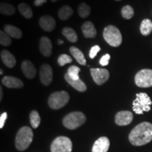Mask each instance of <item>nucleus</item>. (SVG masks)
<instances>
[{
    "mask_svg": "<svg viewBox=\"0 0 152 152\" xmlns=\"http://www.w3.org/2000/svg\"><path fill=\"white\" fill-rule=\"evenodd\" d=\"M71 140L67 137L59 136L56 137L51 144V152H71Z\"/></svg>",
    "mask_w": 152,
    "mask_h": 152,
    "instance_id": "0eeeda50",
    "label": "nucleus"
},
{
    "mask_svg": "<svg viewBox=\"0 0 152 152\" xmlns=\"http://www.w3.org/2000/svg\"><path fill=\"white\" fill-rule=\"evenodd\" d=\"M39 26L42 30L47 32H52L56 27V21L54 18L49 15L42 16L39 21Z\"/></svg>",
    "mask_w": 152,
    "mask_h": 152,
    "instance_id": "f8f14e48",
    "label": "nucleus"
},
{
    "mask_svg": "<svg viewBox=\"0 0 152 152\" xmlns=\"http://www.w3.org/2000/svg\"><path fill=\"white\" fill-rule=\"evenodd\" d=\"M4 30L5 33L11 37H14L15 39H20L22 37L23 33L21 30L14 26L6 25Z\"/></svg>",
    "mask_w": 152,
    "mask_h": 152,
    "instance_id": "aec40b11",
    "label": "nucleus"
},
{
    "mask_svg": "<svg viewBox=\"0 0 152 152\" xmlns=\"http://www.w3.org/2000/svg\"><path fill=\"white\" fill-rule=\"evenodd\" d=\"M115 1H121V0H115Z\"/></svg>",
    "mask_w": 152,
    "mask_h": 152,
    "instance_id": "a19ab883",
    "label": "nucleus"
},
{
    "mask_svg": "<svg viewBox=\"0 0 152 152\" xmlns=\"http://www.w3.org/2000/svg\"><path fill=\"white\" fill-rule=\"evenodd\" d=\"M70 52L73 55V56L75 58L78 64L82 66L86 65V59H85L84 54L78 48L76 47H71L70 48Z\"/></svg>",
    "mask_w": 152,
    "mask_h": 152,
    "instance_id": "412c9836",
    "label": "nucleus"
},
{
    "mask_svg": "<svg viewBox=\"0 0 152 152\" xmlns=\"http://www.w3.org/2000/svg\"><path fill=\"white\" fill-rule=\"evenodd\" d=\"M16 9L13 5L8 3H1L0 4V13L6 16H11L14 14Z\"/></svg>",
    "mask_w": 152,
    "mask_h": 152,
    "instance_id": "a878e982",
    "label": "nucleus"
},
{
    "mask_svg": "<svg viewBox=\"0 0 152 152\" xmlns=\"http://www.w3.org/2000/svg\"><path fill=\"white\" fill-rule=\"evenodd\" d=\"M47 0H35L34 1V5L35 7H41L42 5H43L44 4L47 3Z\"/></svg>",
    "mask_w": 152,
    "mask_h": 152,
    "instance_id": "c9c22d12",
    "label": "nucleus"
},
{
    "mask_svg": "<svg viewBox=\"0 0 152 152\" xmlns=\"http://www.w3.org/2000/svg\"><path fill=\"white\" fill-rule=\"evenodd\" d=\"M103 37L105 41L111 47H117L122 43L123 37L118 28L114 26H106L103 32Z\"/></svg>",
    "mask_w": 152,
    "mask_h": 152,
    "instance_id": "39448f33",
    "label": "nucleus"
},
{
    "mask_svg": "<svg viewBox=\"0 0 152 152\" xmlns=\"http://www.w3.org/2000/svg\"><path fill=\"white\" fill-rule=\"evenodd\" d=\"M80 71V68L76 66H71L68 68L67 74L68 75L74 80H77L80 79L79 72Z\"/></svg>",
    "mask_w": 152,
    "mask_h": 152,
    "instance_id": "c756f323",
    "label": "nucleus"
},
{
    "mask_svg": "<svg viewBox=\"0 0 152 152\" xmlns=\"http://www.w3.org/2000/svg\"><path fill=\"white\" fill-rule=\"evenodd\" d=\"M86 121V116L83 113L80 111H74L67 114L63 118V125L70 130H75Z\"/></svg>",
    "mask_w": 152,
    "mask_h": 152,
    "instance_id": "20e7f679",
    "label": "nucleus"
},
{
    "mask_svg": "<svg viewBox=\"0 0 152 152\" xmlns=\"http://www.w3.org/2000/svg\"><path fill=\"white\" fill-rule=\"evenodd\" d=\"M110 147V141L106 137H101L94 142L92 152H107Z\"/></svg>",
    "mask_w": 152,
    "mask_h": 152,
    "instance_id": "4468645a",
    "label": "nucleus"
},
{
    "mask_svg": "<svg viewBox=\"0 0 152 152\" xmlns=\"http://www.w3.org/2000/svg\"><path fill=\"white\" fill-rule=\"evenodd\" d=\"M3 98V92H2V88L1 87H0V101L2 100Z\"/></svg>",
    "mask_w": 152,
    "mask_h": 152,
    "instance_id": "e433bc0d",
    "label": "nucleus"
},
{
    "mask_svg": "<svg viewBox=\"0 0 152 152\" xmlns=\"http://www.w3.org/2000/svg\"><path fill=\"white\" fill-rule=\"evenodd\" d=\"M7 118V112H4V113L1 114V116H0V128H3Z\"/></svg>",
    "mask_w": 152,
    "mask_h": 152,
    "instance_id": "f704fd0d",
    "label": "nucleus"
},
{
    "mask_svg": "<svg viewBox=\"0 0 152 152\" xmlns=\"http://www.w3.org/2000/svg\"><path fill=\"white\" fill-rule=\"evenodd\" d=\"M0 44L4 47H8L11 44L10 36L7 35L5 32H3L2 30L0 31Z\"/></svg>",
    "mask_w": 152,
    "mask_h": 152,
    "instance_id": "7c9ffc66",
    "label": "nucleus"
},
{
    "mask_svg": "<svg viewBox=\"0 0 152 152\" xmlns=\"http://www.w3.org/2000/svg\"><path fill=\"white\" fill-rule=\"evenodd\" d=\"M63 43H64V42H63L62 40H58V45H62Z\"/></svg>",
    "mask_w": 152,
    "mask_h": 152,
    "instance_id": "4c0bfd02",
    "label": "nucleus"
},
{
    "mask_svg": "<svg viewBox=\"0 0 152 152\" xmlns=\"http://www.w3.org/2000/svg\"><path fill=\"white\" fill-rule=\"evenodd\" d=\"M77 11H78L79 16L81 18H87L90 16L91 13V7L87 4L83 2L79 4L78 7H77Z\"/></svg>",
    "mask_w": 152,
    "mask_h": 152,
    "instance_id": "bb28decb",
    "label": "nucleus"
},
{
    "mask_svg": "<svg viewBox=\"0 0 152 152\" xmlns=\"http://www.w3.org/2000/svg\"><path fill=\"white\" fill-rule=\"evenodd\" d=\"M30 121L31 126L33 127L34 129L37 128L39 127V124H40L41 118L39 116V114L37 111L34 110L32 111L30 113Z\"/></svg>",
    "mask_w": 152,
    "mask_h": 152,
    "instance_id": "cd10ccee",
    "label": "nucleus"
},
{
    "mask_svg": "<svg viewBox=\"0 0 152 152\" xmlns=\"http://www.w3.org/2000/svg\"><path fill=\"white\" fill-rule=\"evenodd\" d=\"M152 31V21L149 19H144L140 25V32L144 36L149 35Z\"/></svg>",
    "mask_w": 152,
    "mask_h": 152,
    "instance_id": "393cba45",
    "label": "nucleus"
},
{
    "mask_svg": "<svg viewBox=\"0 0 152 152\" xmlns=\"http://www.w3.org/2000/svg\"><path fill=\"white\" fill-rule=\"evenodd\" d=\"M21 69L24 75L28 79H33L37 73L34 64L28 60H25L22 62Z\"/></svg>",
    "mask_w": 152,
    "mask_h": 152,
    "instance_id": "2eb2a0df",
    "label": "nucleus"
},
{
    "mask_svg": "<svg viewBox=\"0 0 152 152\" xmlns=\"http://www.w3.org/2000/svg\"><path fill=\"white\" fill-rule=\"evenodd\" d=\"M110 58H111V56H110V54H106L105 55H104V56L101 58V59L99 61V64L102 66H108L109 65Z\"/></svg>",
    "mask_w": 152,
    "mask_h": 152,
    "instance_id": "72a5a7b5",
    "label": "nucleus"
},
{
    "mask_svg": "<svg viewBox=\"0 0 152 152\" xmlns=\"http://www.w3.org/2000/svg\"><path fill=\"white\" fill-rule=\"evenodd\" d=\"M57 1H58V0H51V1H52V2H56Z\"/></svg>",
    "mask_w": 152,
    "mask_h": 152,
    "instance_id": "58836bf2",
    "label": "nucleus"
},
{
    "mask_svg": "<svg viewBox=\"0 0 152 152\" xmlns=\"http://www.w3.org/2000/svg\"><path fill=\"white\" fill-rule=\"evenodd\" d=\"M152 101L147 93L141 92L136 94V99L133 101L132 109L137 114H143L151 110Z\"/></svg>",
    "mask_w": 152,
    "mask_h": 152,
    "instance_id": "7ed1b4c3",
    "label": "nucleus"
},
{
    "mask_svg": "<svg viewBox=\"0 0 152 152\" xmlns=\"http://www.w3.org/2000/svg\"><path fill=\"white\" fill-rule=\"evenodd\" d=\"M81 28L83 35L86 38H94L96 37V34H97L94 25L90 21L85 22L82 26Z\"/></svg>",
    "mask_w": 152,
    "mask_h": 152,
    "instance_id": "f3484780",
    "label": "nucleus"
},
{
    "mask_svg": "<svg viewBox=\"0 0 152 152\" xmlns=\"http://www.w3.org/2000/svg\"><path fill=\"white\" fill-rule=\"evenodd\" d=\"M39 78L41 83L45 86H48L53 80V71L50 65L45 64L42 65L39 70Z\"/></svg>",
    "mask_w": 152,
    "mask_h": 152,
    "instance_id": "9d476101",
    "label": "nucleus"
},
{
    "mask_svg": "<svg viewBox=\"0 0 152 152\" xmlns=\"http://www.w3.org/2000/svg\"><path fill=\"white\" fill-rule=\"evenodd\" d=\"M134 9L130 5H125L121 9V15L125 19L129 20L134 16Z\"/></svg>",
    "mask_w": 152,
    "mask_h": 152,
    "instance_id": "c85d7f7f",
    "label": "nucleus"
},
{
    "mask_svg": "<svg viewBox=\"0 0 152 152\" xmlns=\"http://www.w3.org/2000/svg\"><path fill=\"white\" fill-rule=\"evenodd\" d=\"M64 78L66 80V82L69 84L71 86L73 87L74 89H75L76 90H77L78 92H85L87 90V86L85 84V83L82 80L79 79L77 80H74L71 79L69 76L68 75V74L66 73L64 75Z\"/></svg>",
    "mask_w": 152,
    "mask_h": 152,
    "instance_id": "6ab92c4d",
    "label": "nucleus"
},
{
    "mask_svg": "<svg viewBox=\"0 0 152 152\" xmlns=\"http://www.w3.org/2000/svg\"><path fill=\"white\" fill-rule=\"evenodd\" d=\"M129 140L133 146H143L152 140V124L143 122L134 127L129 134Z\"/></svg>",
    "mask_w": 152,
    "mask_h": 152,
    "instance_id": "f257e3e1",
    "label": "nucleus"
},
{
    "mask_svg": "<svg viewBox=\"0 0 152 152\" xmlns=\"http://www.w3.org/2000/svg\"><path fill=\"white\" fill-rule=\"evenodd\" d=\"M90 73L93 80L98 85H103L109 78V72L104 68H91Z\"/></svg>",
    "mask_w": 152,
    "mask_h": 152,
    "instance_id": "1a4fd4ad",
    "label": "nucleus"
},
{
    "mask_svg": "<svg viewBox=\"0 0 152 152\" xmlns=\"http://www.w3.org/2000/svg\"><path fill=\"white\" fill-rule=\"evenodd\" d=\"M1 58L6 66L9 68H14L16 64L14 55L8 50H3L1 52Z\"/></svg>",
    "mask_w": 152,
    "mask_h": 152,
    "instance_id": "a211bd4d",
    "label": "nucleus"
},
{
    "mask_svg": "<svg viewBox=\"0 0 152 152\" xmlns=\"http://www.w3.org/2000/svg\"><path fill=\"white\" fill-rule=\"evenodd\" d=\"M33 139V132L32 129L28 126L22 127L16 134L15 141L16 148L20 151H25L31 144Z\"/></svg>",
    "mask_w": 152,
    "mask_h": 152,
    "instance_id": "f03ea898",
    "label": "nucleus"
},
{
    "mask_svg": "<svg viewBox=\"0 0 152 152\" xmlns=\"http://www.w3.org/2000/svg\"><path fill=\"white\" fill-rule=\"evenodd\" d=\"M133 120L132 112L129 111H121L118 112L115 117V122L120 126H125L130 124Z\"/></svg>",
    "mask_w": 152,
    "mask_h": 152,
    "instance_id": "9b49d317",
    "label": "nucleus"
},
{
    "mask_svg": "<svg viewBox=\"0 0 152 152\" xmlns=\"http://www.w3.org/2000/svg\"><path fill=\"white\" fill-rule=\"evenodd\" d=\"M72 61L73 60H72L71 57L65 54H61L58 58V63L60 66H64L67 64H71Z\"/></svg>",
    "mask_w": 152,
    "mask_h": 152,
    "instance_id": "2f4dec72",
    "label": "nucleus"
},
{
    "mask_svg": "<svg viewBox=\"0 0 152 152\" xmlns=\"http://www.w3.org/2000/svg\"><path fill=\"white\" fill-rule=\"evenodd\" d=\"M62 34L66 39L71 42H76L77 41V35L76 32L73 28L69 27H66L62 30Z\"/></svg>",
    "mask_w": 152,
    "mask_h": 152,
    "instance_id": "5701e85b",
    "label": "nucleus"
},
{
    "mask_svg": "<svg viewBox=\"0 0 152 152\" xmlns=\"http://www.w3.org/2000/svg\"><path fill=\"white\" fill-rule=\"evenodd\" d=\"M39 49L40 53L45 57H49L52 53V44L50 39L47 37H41L39 40Z\"/></svg>",
    "mask_w": 152,
    "mask_h": 152,
    "instance_id": "ddd939ff",
    "label": "nucleus"
},
{
    "mask_svg": "<svg viewBox=\"0 0 152 152\" xmlns=\"http://www.w3.org/2000/svg\"><path fill=\"white\" fill-rule=\"evenodd\" d=\"M73 14V10L70 6L64 5L58 11V16L61 20H66Z\"/></svg>",
    "mask_w": 152,
    "mask_h": 152,
    "instance_id": "4be33fe9",
    "label": "nucleus"
},
{
    "mask_svg": "<svg viewBox=\"0 0 152 152\" xmlns=\"http://www.w3.org/2000/svg\"><path fill=\"white\" fill-rule=\"evenodd\" d=\"M2 84L8 88L18 89L23 87V82L21 80L13 77V76H5L1 80Z\"/></svg>",
    "mask_w": 152,
    "mask_h": 152,
    "instance_id": "dca6fc26",
    "label": "nucleus"
},
{
    "mask_svg": "<svg viewBox=\"0 0 152 152\" xmlns=\"http://www.w3.org/2000/svg\"><path fill=\"white\" fill-rule=\"evenodd\" d=\"M18 11L20 13V14L26 18L30 19L33 16V10L31 7H30L28 4L21 3L18 5Z\"/></svg>",
    "mask_w": 152,
    "mask_h": 152,
    "instance_id": "b1692460",
    "label": "nucleus"
},
{
    "mask_svg": "<svg viewBox=\"0 0 152 152\" xmlns=\"http://www.w3.org/2000/svg\"><path fill=\"white\" fill-rule=\"evenodd\" d=\"M70 99V96L66 91L55 92L49 96L48 104L51 109L58 110L65 106Z\"/></svg>",
    "mask_w": 152,
    "mask_h": 152,
    "instance_id": "423d86ee",
    "label": "nucleus"
},
{
    "mask_svg": "<svg viewBox=\"0 0 152 152\" xmlns=\"http://www.w3.org/2000/svg\"><path fill=\"white\" fill-rule=\"evenodd\" d=\"M0 71H1V72H0V74H1V75H2V74L4 73V72H3V71H2V70H0Z\"/></svg>",
    "mask_w": 152,
    "mask_h": 152,
    "instance_id": "ea45409f",
    "label": "nucleus"
},
{
    "mask_svg": "<svg viewBox=\"0 0 152 152\" xmlns=\"http://www.w3.org/2000/svg\"><path fill=\"white\" fill-rule=\"evenodd\" d=\"M134 82L137 86L147 88L152 87V70L142 69L136 74Z\"/></svg>",
    "mask_w": 152,
    "mask_h": 152,
    "instance_id": "6e6552de",
    "label": "nucleus"
},
{
    "mask_svg": "<svg viewBox=\"0 0 152 152\" xmlns=\"http://www.w3.org/2000/svg\"><path fill=\"white\" fill-rule=\"evenodd\" d=\"M101 50V48L99 46V45H95V46L92 47V48H91L90 51V54H89V56H90V58H94L95 56H96V54H97V53L99 52Z\"/></svg>",
    "mask_w": 152,
    "mask_h": 152,
    "instance_id": "473e14b6",
    "label": "nucleus"
}]
</instances>
